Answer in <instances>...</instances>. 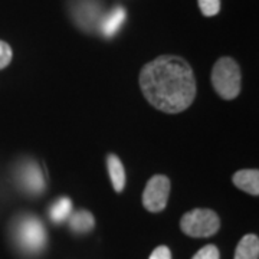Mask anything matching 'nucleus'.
Listing matches in <instances>:
<instances>
[{
  "mask_svg": "<svg viewBox=\"0 0 259 259\" xmlns=\"http://www.w3.org/2000/svg\"><path fill=\"white\" fill-rule=\"evenodd\" d=\"M19 183L30 194L39 196L45 190V177L36 161H26L19 170Z\"/></svg>",
  "mask_w": 259,
  "mask_h": 259,
  "instance_id": "nucleus-6",
  "label": "nucleus"
},
{
  "mask_svg": "<svg viewBox=\"0 0 259 259\" xmlns=\"http://www.w3.org/2000/svg\"><path fill=\"white\" fill-rule=\"evenodd\" d=\"M200 12L204 16L210 18L221 12V0H197Z\"/></svg>",
  "mask_w": 259,
  "mask_h": 259,
  "instance_id": "nucleus-14",
  "label": "nucleus"
},
{
  "mask_svg": "<svg viewBox=\"0 0 259 259\" xmlns=\"http://www.w3.org/2000/svg\"><path fill=\"white\" fill-rule=\"evenodd\" d=\"M182 232L192 238H209L221 228V219L212 209H193L183 214Z\"/></svg>",
  "mask_w": 259,
  "mask_h": 259,
  "instance_id": "nucleus-4",
  "label": "nucleus"
},
{
  "mask_svg": "<svg viewBox=\"0 0 259 259\" xmlns=\"http://www.w3.org/2000/svg\"><path fill=\"white\" fill-rule=\"evenodd\" d=\"M74 18L81 28L93 30L100 23V5L95 0H78L74 6Z\"/></svg>",
  "mask_w": 259,
  "mask_h": 259,
  "instance_id": "nucleus-7",
  "label": "nucleus"
},
{
  "mask_svg": "<svg viewBox=\"0 0 259 259\" xmlns=\"http://www.w3.org/2000/svg\"><path fill=\"white\" fill-rule=\"evenodd\" d=\"M139 81L146 100L166 114L185 111L196 98L193 69L182 56H157L141 68Z\"/></svg>",
  "mask_w": 259,
  "mask_h": 259,
  "instance_id": "nucleus-1",
  "label": "nucleus"
},
{
  "mask_svg": "<svg viewBox=\"0 0 259 259\" xmlns=\"http://www.w3.org/2000/svg\"><path fill=\"white\" fill-rule=\"evenodd\" d=\"M259 258V239L256 235L243 236L235 250L233 259H258Z\"/></svg>",
  "mask_w": 259,
  "mask_h": 259,
  "instance_id": "nucleus-11",
  "label": "nucleus"
},
{
  "mask_svg": "<svg viewBox=\"0 0 259 259\" xmlns=\"http://www.w3.org/2000/svg\"><path fill=\"white\" fill-rule=\"evenodd\" d=\"M12 58H13V51L9 44L0 40V71L5 69L12 62Z\"/></svg>",
  "mask_w": 259,
  "mask_h": 259,
  "instance_id": "nucleus-15",
  "label": "nucleus"
},
{
  "mask_svg": "<svg viewBox=\"0 0 259 259\" xmlns=\"http://www.w3.org/2000/svg\"><path fill=\"white\" fill-rule=\"evenodd\" d=\"M148 259H171V252L167 246H158L153 250Z\"/></svg>",
  "mask_w": 259,
  "mask_h": 259,
  "instance_id": "nucleus-17",
  "label": "nucleus"
},
{
  "mask_svg": "<svg viewBox=\"0 0 259 259\" xmlns=\"http://www.w3.org/2000/svg\"><path fill=\"white\" fill-rule=\"evenodd\" d=\"M233 185L252 196L259 194V171L256 168H246L236 171L233 177Z\"/></svg>",
  "mask_w": 259,
  "mask_h": 259,
  "instance_id": "nucleus-9",
  "label": "nucleus"
},
{
  "mask_svg": "<svg viewBox=\"0 0 259 259\" xmlns=\"http://www.w3.org/2000/svg\"><path fill=\"white\" fill-rule=\"evenodd\" d=\"M72 213V200L69 197H59L49 209V219L54 223H62L68 221Z\"/></svg>",
  "mask_w": 259,
  "mask_h": 259,
  "instance_id": "nucleus-13",
  "label": "nucleus"
},
{
  "mask_svg": "<svg viewBox=\"0 0 259 259\" xmlns=\"http://www.w3.org/2000/svg\"><path fill=\"white\" fill-rule=\"evenodd\" d=\"M15 239L28 255H37L47 248L48 235L44 223L36 216H22L15 226Z\"/></svg>",
  "mask_w": 259,
  "mask_h": 259,
  "instance_id": "nucleus-3",
  "label": "nucleus"
},
{
  "mask_svg": "<svg viewBox=\"0 0 259 259\" xmlns=\"http://www.w3.org/2000/svg\"><path fill=\"white\" fill-rule=\"evenodd\" d=\"M69 228L75 233H88L94 229L95 226V219H94L93 213L88 210H78V212L71 213V216L68 218Z\"/></svg>",
  "mask_w": 259,
  "mask_h": 259,
  "instance_id": "nucleus-12",
  "label": "nucleus"
},
{
  "mask_svg": "<svg viewBox=\"0 0 259 259\" xmlns=\"http://www.w3.org/2000/svg\"><path fill=\"white\" fill-rule=\"evenodd\" d=\"M212 83L214 91L223 100H233L241 93V68L231 56H223L216 61L212 71Z\"/></svg>",
  "mask_w": 259,
  "mask_h": 259,
  "instance_id": "nucleus-2",
  "label": "nucleus"
},
{
  "mask_svg": "<svg viewBox=\"0 0 259 259\" xmlns=\"http://www.w3.org/2000/svg\"><path fill=\"white\" fill-rule=\"evenodd\" d=\"M170 194V179L163 175H156L147 182L143 193V204L148 212L157 213L164 210Z\"/></svg>",
  "mask_w": 259,
  "mask_h": 259,
  "instance_id": "nucleus-5",
  "label": "nucleus"
},
{
  "mask_svg": "<svg viewBox=\"0 0 259 259\" xmlns=\"http://www.w3.org/2000/svg\"><path fill=\"white\" fill-rule=\"evenodd\" d=\"M107 167H108V175L111 179L114 190L117 193H121L125 187V170L121 160L115 154H110L107 157Z\"/></svg>",
  "mask_w": 259,
  "mask_h": 259,
  "instance_id": "nucleus-10",
  "label": "nucleus"
},
{
  "mask_svg": "<svg viewBox=\"0 0 259 259\" xmlns=\"http://www.w3.org/2000/svg\"><path fill=\"white\" fill-rule=\"evenodd\" d=\"M192 259H221V253L214 245H206L199 252H196Z\"/></svg>",
  "mask_w": 259,
  "mask_h": 259,
  "instance_id": "nucleus-16",
  "label": "nucleus"
},
{
  "mask_svg": "<svg viewBox=\"0 0 259 259\" xmlns=\"http://www.w3.org/2000/svg\"><path fill=\"white\" fill-rule=\"evenodd\" d=\"M125 18H127V12L122 6H117L110 10L100 20V29L102 35L105 37H112L114 35H117V32L125 22Z\"/></svg>",
  "mask_w": 259,
  "mask_h": 259,
  "instance_id": "nucleus-8",
  "label": "nucleus"
}]
</instances>
